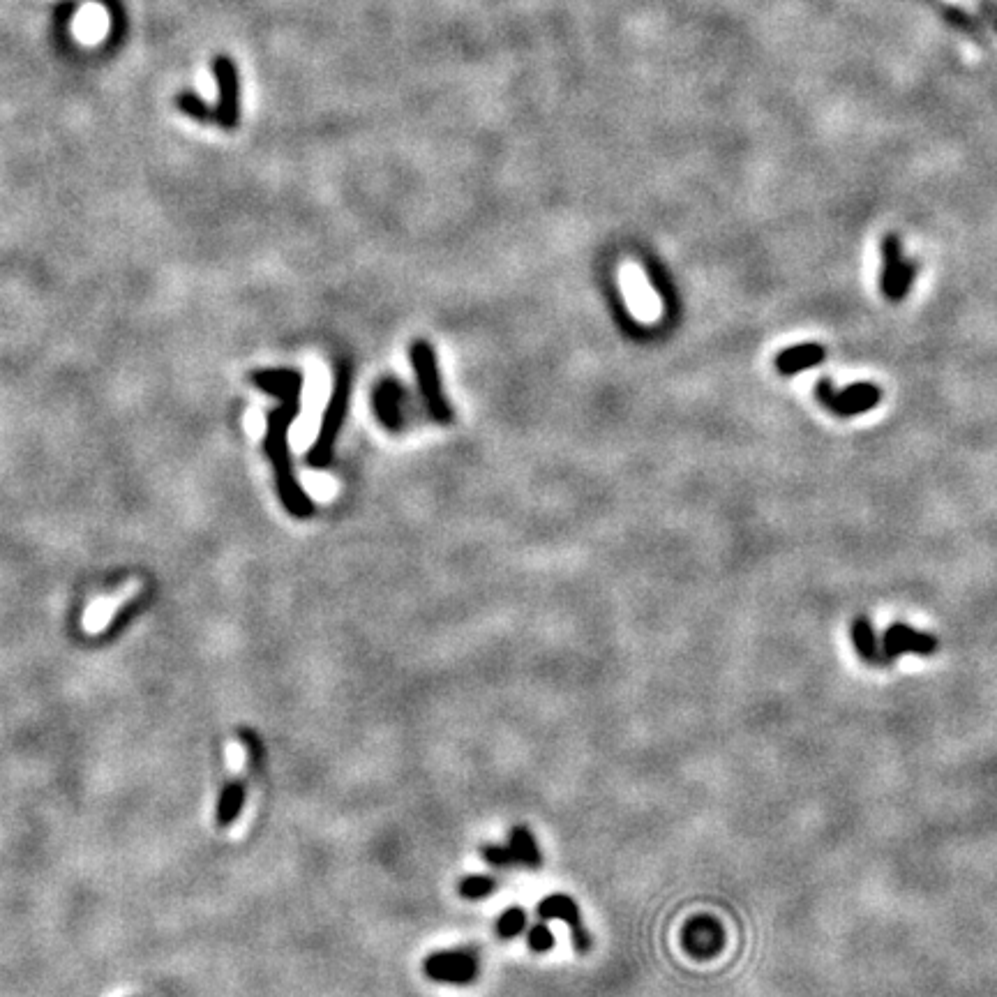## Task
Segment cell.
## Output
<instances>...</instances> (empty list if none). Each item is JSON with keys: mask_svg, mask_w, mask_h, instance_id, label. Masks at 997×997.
Listing matches in <instances>:
<instances>
[{"mask_svg": "<svg viewBox=\"0 0 997 997\" xmlns=\"http://www.w3.org/2000/svg\"><path fill=\"white\" fill-rule=\"evenodd\" d=\"M257 384L264 386L266 391L275 393L277 397H282V407L268 418V453L273 457L277 485H280L284 506H287L296 517H307L314 511V504L310 494L303 490L301 483H298L294 474H291L289 455H287L289 425H294L298 414H301L303 377L291 370L264 372L257 377Z\"/></svg>", "mask_w": 997, "mask_h": 997, "instance_id": "6da1fadb", "label": "cell"}, {"mask_svg": "<svg viewBox=\"0 0 997 997\" xmlns=\"http://www.w3.org/2000/svg\"><path fill=\"white\" fill-rule=\"evenodd\" d=\"M409 356H411V365H414L416 384L418 391H421V400L427 416H430L434 423L448 425L453 421V409L451 402L446 400L444 388H441L437 356H434L432 344L425 340L414 342L411 344Z\"/></svg>", "mask_w": 997, "mask_h": 997, "instance_id": "7a4b0ae2", "label": "cell"}, {"mask_svg": "<svg viewBox=\"0 0 997 997\" xmlns=\"http://www.w3.org/2000/svg\"><path fill=\"white\" fill-rule=\"evenodd\" d=\"M351 395V370L349 367H340L335 372L333 381V393L331 400H328V407L324 411V418H321V430L314 439V446L310 451V464L314 469H324L328 467L333 457V444L337 439V432L344 423V414H347V404Z\"/></svg>", "mask_w": 997, "mask_h": 997, "instance_id": "3957f363", "label": "cell"}, {"mask_svg": "<svg viewBox=\"0 0 997 997\" xmlns=\"http://www.w3.org/2000/svg\"><path fill=\"white\" fill-rule=\"evenodd\" d=\"M815 397L820 404L838 418H852L866 411H873L882 402V388L873 381H859V384L845 386L838 391L834 381L822 377L815 384Z\"/></svg>", "mask_w": 997, "mask_h": 997, "instance_id": "277c9868", "label": "cell"}, {"mask_svg": "<svg viewBox=\"0 0 997 997\" xmlns=\"http://www.w3.org/2000/svg\"><path fill=\"white\" fill-rule=\"evenodd\" d=\"M141 594V582L130 580L125 582L123 587H118L111 594L97 596L91 603L86 605L84 614H81V628H84L86 635H102L111 626L125 605H130L134 598Z\"/></svg>", "mask_w": 997, "mask_h": 997, "instance_id": "5b68a950", "label": "cell"}, {"mask_svg": "<svg viewBox=\"0 0 997 997\" xmlns=\"http://www.w3.org/2000/svg\"><path fill=\"white\" fill-rule=\"evenodd\" d=\"M423 972L439 984H471L478 974V958L464 949L437 951L425 958Z\"/></svg>", "mask_w": 997, "mask_h": 997, "instance_id": "8992f818", "label": "cell"}, {"mask_svg": "<svg viewBox=\"0 0 997 997\" xmlns=\"http://www.w3.org/2000/svg\"><path fill=\"white\" fill-rule=\"evenodd\" d=\"M407 404H409V393L400 381L388 377L381 379L377 388L372 393V409L377 421L386 427L388 432H402L407 427Z\"/></svg>", "mask_w": 997, "mask_h": 997, "instance_id": "52a82bcc", "label": "cell"}, {"mask_svg": "<svg viewBox=\"0 0 997 997\" xmlns=\"http://www.w3.org/2000/svg\"><path fill=\"white\" fill-rule=\"evenodd\" d=\"M215 79L220 86V107L215 111V121L224 130H234L241 123V84H238V70L231 58H215Z\"/></svg>", "mask_w": 997, "mask_h": 997, "instance_id": "ba28073f", "label": "cell"}, {"mask_svg": "<svg viewBox=\"0 0 997 997\" xmlns=\"http://www.w3.org/2000/svg\"><path fill=\"white\" fill-rule=\"evenodd\" d=\"M538 917L545 919V921L547 919L566 921L568 931H571V937H573L575 949L580 951V954H587V951L591 949V935L584 931L580 910H577V903L573 901L571 896L552 894V896L543 898V901L538 903Z\"/></svg>", "mask_w": 997, "mask_h": 997, "instance_id": "9c48e42d", "label": "cell"}, {"mask_svg": "<svg viewBox=\"0 0 997 997\" xmlns=\"http://www.w3.org/2000/svg\"><path fill=\"white\" fill-rule=\"evenodd\" d=\"M827 361V347L820 342H804V344H794V347L783 349L781 354L774 358V367L778 374L783 377H794V374L808 370V367H817Z\"/></svg>", "mask_w": 997, "mask_h": 997, "instance_id": "30bf717a", "label": "cell"}, {"mask_svg": "<svg viewBox=\"0 0 997 997\" xmlns=\"http://www.w3.org/2000/svg\"><path fill=\"white\" fill-rule=\"evenodd\" d=\"M884 649L889 651V656L901 654V651H919V654H931L935 649V640L926 633H917L910 626L894 624L889 628V633L884 635Z\"/></svg>", "mask_w": 997, "mask_h": 997, "instance_id": "8fae6325", "label": "cell"}, {"mask_svg": "<svg viewBox=\"0 0 997 997\" xmlns=\"http://www.w3.org/2000/svg\"><path fill=\"white\" fill-rule=\"evenodd\" d=\"M508 847L513 852L515 866H524L529 871H538L543 866V854L538 847L536 836L527 827H513L508 836Z\"/></svg>", "mask_w": 997, "mask_h": 997, "instance_id": "7c38bea8", "label": "cell"}, {"mask_svg": "<svg viewBox=\"0 0 997 997\" xmlns=\"http://www.w3.org/2000/svg\"><path fill=\"white\" fill-rule=\"evenodd\" d=\"M880 254H882V264H880V291L884 294L887 291V287L891 284V280H894L896 273H898V268L903 266V247H901V238H898L896 234H884L882 236V243H880Z\"/></svg>", "mask_w": 997, "mask_h": 997, "instance_id": "4fadbf2b", "label": "cell"}, {"mask_svg": "<svg viewBox=\"0 0 997 997\" xmlns=\"http://www.w3.org/2000/svg\"><path fill=\"white\" fill-rule=\"evenodd\" d=\"M686 949L695 956H704L718 947V933L711 921H693L684 933Z\"/></svg>", "mask_w": 997, "mask_h": 997, "instance_id": "5bb4252c", "label": "cell"}, {"mask_svg": "<svg viewBox=\"0 0 997 997\" xmlns=\"http://www.w3.org/2000/svg\"><path fill=\"white\" fill-rule=\"evenodd\" d=\"M917 275H919V264L914 259H905L903 261V266L898 268V273L894 280H891V284L887 287V291H884V298H887L889 303H903L907 296H910V291L914 287V282H917Z\"/></svg>", "mask_w": 997, "mask_h": 997, "instance_id": "9a60e30c", "label": "cell"}, {"mask_svg": "<svg viewBox=\"0 0 997 997\" xmlns=\"http://www.w3.org/2000/svg\"><path fill=\"white\" fill-rule=\"evenodd\" d=\"M457 891L467 901H481V898H487L497 891V880L490 875H469L457 884Z\"/></svg>", "mask_w": 997, "mask_h": 997, "instance_id": "2e32d148", "label": "cell"}, {"mask_svg": "<svg viewBox=\"0 0 997 997\" xmlns=\"http://www.w3.org/2000/svg\"><path fill=\"white\" fill-rule=\"evenodd\" d=\"M524 926H527V912L515 905L499 914L497 924H494V931H497L501 940H511V937H517L524 931Z\"/></svg>", "mask_w": 997, "mask_h": 997, "instance_id": "e0dca14e", "label": "cell"}, {"mask_svg": "<svg viewBox=\"0 0 997 997\" xmlns=\"http://www.w3.org/2000/svg\"><path fill=\"white\" fill-rule=\"evenodd\" d=\"M176 104H178V109L183 111V114L197 118V121H201V123H213L215 121V111L211 107H208L206 102H201L197 95L181 93V95L176 97Z\"/></svg>", "mask_w": 997, "mask_h": 997, "instance_id": "ac0fdd59", "label": "cell"}, {"mask_svg": "<svg viewBox=\"0 0 997 997\" xmlns=\"http://www.w3.org/2000/svg\"><path fill=\"white\" fill-rule=\"evenodd\" d=\"M956 10H961L965 17H979L991 21V26L997 28V7L984 3V0H947Z\"/></svg>", "mask_w": 997, "mask_h": 997, "instance_id": "d6986e66", "label": "cell"}, {"mask_svg": "<svg viewBox=\"0 0 997 997\" xmlns=\"http://www.w3.org/2000/svg\"><path fill=\"white\" fill-rule=\"evenodd\" d=\"M483 859L487 861V864L494 866V868H511L515 866V861H513V852H511V847L508 845H485L483 850Z\"/></svg>", "mask_w": 997, "mask_h": 997, "instance_id": "ffe728a7", "label": "cell"}, {"mask_svg": "<svg viewBox=\"0 0 997 997\" xmlns=\"http://www.w3.org/2000/svg\"><path fill=\"white\" fill-rule=\"evenodd\" d=\"M527 942H529L531 951H536V954H545V951H550L554 947V935L545 924H536L529 931Z\"/></svg>", "mask_w": 997, "mask_h": 997, "instance_id": "44dd1931", "label": "cell"}, {"mask_svg": "<svg viewBox=\"0 0 997 997\" xmlns=\"http://www.w3.org/2000/svg\"><path fill=\"white\" fill-rule=\"evenodd\" d=\"M245 427H247V432L252 434V437H261V434L268 430V423L257 409H252V411H247V416H245Z\"/></svg>", "mask_w": 997, "mask_h": 997, "instance_id": "7402d4cb", "label": "cell"}]
</instances>
